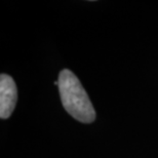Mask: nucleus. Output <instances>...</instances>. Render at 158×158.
I'll use <instances>...</instances> for the list:
<instances>
[{
	"mask_svg": "<svg viewBox=\"0 0 158 158\" xmlns=\"http://www.w3.org/2000/svg\"><path fill=\"white\" fill-rule=\"evenodd\" d=\"M58 81L60 97L66 111L80 122H93L96 119V111L76 75L64 69L60 72Z\"/></svg>",
	"mask_w": 158,
	"mask_h": 158,
	"instance_id": "obj_1",
	"label": "nucleus"
},
{
	"mask_svg": "<svg viewBox=\"0 0 158 158\" xmlns=\"http://www.w3.org/2000/svg\"><path fill=\"white\" fill-rule=\"evenodd\" d=\"M18 100V90L15 80L7 74L0 76V117L8 118L14 112Z\"/></svg>",
	"mask_w": 158,
	"mask_h": 158,
	"instance_id": "obj_2",
	"label": "nucleus"
}]
</instances>
